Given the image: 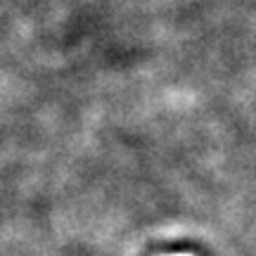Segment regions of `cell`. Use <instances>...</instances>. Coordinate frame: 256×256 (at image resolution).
Here are the masks:
<instances>
[{"instance_id":"6da1fadb","label":"cell","mask_w":256,"mask_h":256,"mask_svg":"<svg viewBox=\"0 0 256 256\" xmlns=\"http://www.w3.org/2000/svg\"><path fill=\"white\" fill-rule=\"evenodd\" d=\"M164 256H194V254H190V252H180V254H164Z\"/></svg>"}]
</instances>
